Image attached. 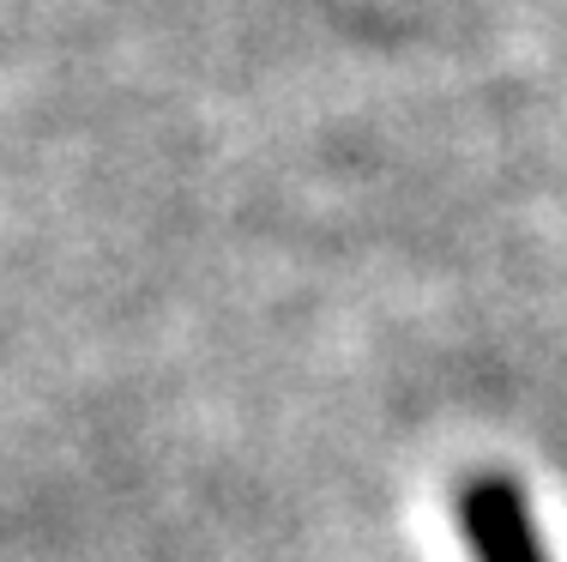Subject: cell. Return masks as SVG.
I'll use <instances>...</instances> for the list:
<instances>
[{
	"label": "cell",
	"instance_id": "1",
	"mask_svg": "<svg viewBox=\"0 0 567 562\" xmlns=\"http://www.w3.org/2000/svg\"><path fill=\"white\" fill-rule=\"evenodd\" d=\"M458 527H465V544L477 562H549L532 502L513 478H495V472L471 478L458 490Z\"/></svg>",
	"mask_w": 567,
	"mask_h": 562
}]
</instances>
